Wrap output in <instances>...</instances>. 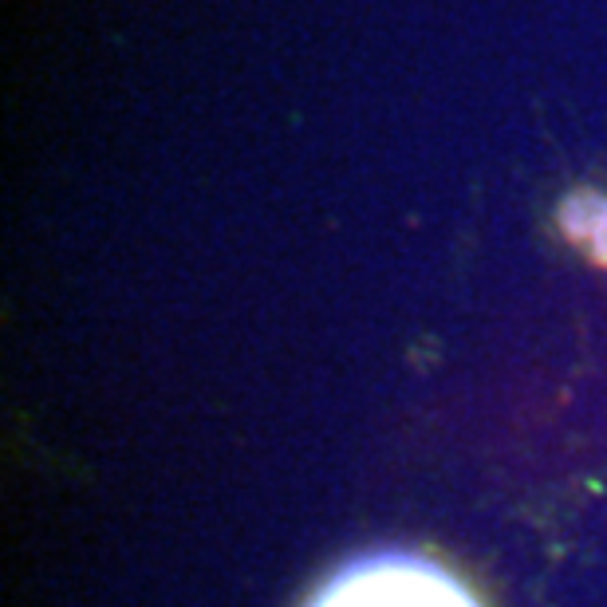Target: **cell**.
<instances>
[{
    "mask_svg": "<svg viewBox=\"0 0 607 607\" xmlns=\"http://www.w3.org/2000/svg\"><path fill=\"white\" fill-rule=\"evenodd\" d=\"M312 607H477V600L426 560L375 556L343 568Z\"/></svg>",
    "mask_w": 607,
    "mask_h": 607,
    "instance_id": "6da1fadb",
    "label": "cell"
}]
</instances>
